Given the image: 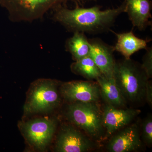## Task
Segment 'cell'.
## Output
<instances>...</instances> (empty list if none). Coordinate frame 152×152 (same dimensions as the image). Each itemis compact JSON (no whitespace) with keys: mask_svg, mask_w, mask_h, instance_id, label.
Listing matches in <instances>:
<instances>
[{"mask_svg":"<svg viewBox=\"0 0 152 152\" xmlns=\"http://www.w3.org/2000/svg\"><path fill=\"white\" fill-rule=\"evenodd\" d=\"M62 96L71 102H97L100 97L97 83L73 81L63 84L60 88Z\"/></svg>","mask_w":152,"mask_h":152,"instance_id":"obj_7","label":"cell"},{"mask_svg":"<svg viewBox=\"0 0 152 152\" xmlns=\"http://www.w3.org/2000/svg\"><path fill=\"white\" fill-rule=\"evenodd\" d=\"M124 2L116 8L102 10L96 5L85 8L76 7L73 10L59 7L56 14L58 21L70 30L90 34L107 31L113 25L117 18L125 12Z\"/></svg>","mask_w":152,"mask_h":152,"instance_id":"obj_1","label":"cell"},{"mask_svg":"<svg viewBox=\"0 0 152 152\" xmlns=\"http://www.w3.org/2000/svg\"><path fill=\"white\" fill-rule=\"evenodd\" d=\"M96 81L101 96L107 104L117 107L125 106L126 101L116 83L114 77H107L102 74Z\"/></svg>","mask_w":152,"mask_h":152,"instance_id":"obj_14","label":"cell"},{"mask_svg":"<svg viewBox=\"0 0 152 152\" xmlns=\"http://www.w3.org/2000/svg\"><path fill=\"white\" fill-rule=\"evenodd\" d=\"M145 98L148 103L152 107V86L151 83L149 81L147 82L146 85Z\"/></svg>","mask_w":152,"mask_h":152,"instance_id":"obj_19","label":"cell"},{"mask_svg":"<svg viewBox=\"0 0 152 152\" xmlns=\"http://www.w3.org/2000/svg\"><path fill=\"white\" fill-rule=\"evenodd\" d=\"M56 125V120L43 118L22 123L20 127L28 143L35 148L42 151L50 143Z\"/></svg>","mask_w":152,"mask_h":152,"instance_id":"obj_6","label":"cell"},{"mask_svg":"<svg viewBox=\"0 0 152 152\" xmlns=\"http://www.w3.org/2000/svg\"><path fill=\"white\" fill-rule=\"evenodd\" d=\"M92 143L80 131L70 126L62 128L57 137L56 151L58 152H85L92 149Z\"/></svg>","mask_w":152,"mask_h":152,"instance_id":"obj_8","label":"cell"},{"mask_svg":"<svg viewBox=\"0 0 152 152\" xmlns=\"http://www.w3.org/2000/svg\"><path fill=\"white\" fill-rule=\"evenodd\" d=\"M72 71L88 80H96L102 75L100 70L89 56L76 61L72 64Z\"/></svg>","mask_w":152,"mask_h":152,"instance_id":"obj_16","label":"cell"},{"mask_svg":"<svg viewBox=\"0 0 152 152\" xmlns=\"http://www.w3.org/2000/svg\"><path fill=\"white\" fill-rule=\"evenodd\" d=\"M114 78L126 101L136 102L145 98L148 79L141 67L131 59L115 62Z\"/></svg>","mask_w":152,"mask_h":152,"instance_id":"obj_2","label":"cell"},{"mask_svg":"<svg viewBox=\"0 0 152 152\" xmlns=\"http://www.w3.org/2000/svg\"><path fill=\"white\" fill-rule=\"evenodd\" d=\"M67 48L76 61L89 56L91 46L84 33L75 32L68 41Z\"/></svg>","mask_w":152,"mask_h":152,"instance_id":"obj_15","label":"cell"},{"mask_svg":"<svg viewBox=\"0 0 152 152\" xmlns=\"http://www.w3.org/2000/svg\"><path fill=\"white\" fill-rule=\"evenodd\" d=\"M141 145L138 127L132 124L125 127L114 135L107 147L110 152H128L138 149Z\"/></svg>","mask_w":152,"mask_h":152,"instance_id":"obj_11","label":"cell"},{"mask_svg":"<svg viewBox=\"0 0 152 152\" xmlns=\"http://www.w3.org/2000/svg\"><path fill=\"white\" fill-rule=\"evenodd\" d=\"M142 137L144 142L148 145L152 143V119L151 116L145 120L142 126Z\"/></svg>","mask_w":152,"mask_h":152,"instance_id":"obj_18","label":"cell"},{"mask_svg":"<svg viewBox=\"0 0 152 152\" xmlns=\"http://www.w3.org/2000/svg\"><path fill=\"white\" fill-rule=\"evenodd\" d=\"M145 49L146 52L144 56L141 67L148 79H149L152 76V48H147Z\"/></svg>","mask_w":152,"mask_h":152,"instance_id":"obj_17","label":"cell"},{"mask_svg":"<svg viewBox=\"0 0 152 152\" xmlns=\"http://www.w3.org/2000/svg\"><path fill=\"white\" fill-rule=\"evenodd\" d=\"M58 86V82L50 79H40L33 83L27 95L25 113H44L58 107L61 100Z\"/></svg>","mask_w":152,"mask_h":152,"instance_id":"obj_3","label":"cell"},{"mask_svg":"<svg viewBox=\"0 0 152 152\" xmlns=\"http://www.w3.org/2000/svg\"><path fill=\"white\" fill-rule=\"evenodd\" d=\"M125 12L129 16L133 26L144 31L151 24L152 2L150 0H124Z\"/></svg>","mask_w":152,"mask_h":152,"instance_id":"obj_12","label":"cell"},{"mask_svg":"<svg viewBox=\"0 0 152 152\" xmlns=\"http://www.w3.org/2000/svg\"><path fill=\"white\" fill-rule=\"evenodd\" d=\"M117 38V42L114 46V50L119 52L125 59H130L131 56L140 50L146 48L150 40L140 39L135 36L132 31L128 32L118 34L110 30Z\"/></svg>","mask_w":152,"mask_h":152,"instance_id":"obj_13","label":"cell"},{"mask_svg":"<svg viewBox=\"0 0 152 152\" xmlns=\"http://www.w3.org/2000/svg\"><path fill=\"white\" fill-rule=\"evenodd\" d=\"M70 1L82 4L97 0H0V4L11 14L28 19L39 17L49 9Z\"/></svg>","mask_w":152,"mask_h":152,"instance_id":"obj_5","label":"cell"},{"mask_svg":"<svg viewBox=\"0 0 152 152\" xmlns=\"http://www.w3.org/2000/svg\"><path fill=\"white\" fill-rule=\"evenodd\" d=\"M141 113L139 110L120 109L107 104L102 112V123L106 136H110L126 126Z\"/></svg>","mask_w":152,"mask_h":152,"instance_id":"obj_9","label":"cell"},{"mask_svg":"<svg viewBox=\"0 0 152 152\" xmlns=\"http://www.w3.org/2000/svg\"><path fill=\"white\" fill-rule=\"evenodd\" d=\"M91 46L89 56L100 70L107 77H114L116 62L114 60V46L109 45L98 38L88 39Z\"/></svg>","mask_w":152,"mask_h":152,"instance_id":"obj_10","label":"cell"},{"mask_svg":"<svg viewBox=\"0 0 152 152\" xmlns=\"http://www.w3.org/2000/svg\"><path fill=\"white\" fill-rule=\"evenodd\" d=\"M97 102H74L68 107V120L94 138L100 137L103 130L102 112Z\"/></svg>","mask_w":152,"mask_h":152,"instance_id":"obj_4","label":"cell"}]
</instances>
